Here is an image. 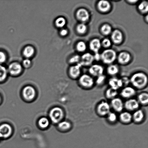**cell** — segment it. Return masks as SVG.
Here are the masks:
<instances>
[{"label":"cell","instance_id":"83f0119b","mask_svg":"<svg viewBox=\"0 0 148 148\" xmlns=\"http://www.w3.org/2000/svg\"><path fill=\"white\" fill-rule=\"evenodd\" d=\"M88 27L85 23H81L78 24L76 27L77 33L80 35H84L86 33Z\"/></svg>","mask_w":148,"mask_h":148},{"label":"cell","instance_id":"cb8c5ba5","mask_svg":"<svg viewBox=\"0 0 148 148\" xmlns=\"http://www.w3.org/2000/svg\"><path fill=\"white\" fill-rule=\"evenodd\" d=\"M35 50L32 46H29L25 48L23 50V53L26 58L29 59L34 55Z\"/></svg>","mask_w":148,"mask_h":148},{"label":"cell","instance_id":"2e32d148","mask_svg":"<svg viewBox=\"0 0 148 148\" xmlns=\"http://www.w3.org/2000/svg\"><path fill=\"white\" fill-rule=\"evenodd\" d=\"M120 94L123 98L129 99L136 95V90L133 87L127 86L123 88Z\"/></svg>","mask_w":148,"mask_h":148},{"label":"cell","instance_id":"9c48e42d","mask_svg":"<svg viewBox=\"0 0 148 148\" xmlns=\"http://www.w3.org/2000/svg\"><path fill=\"white\" fill-rule=\"evenodd\" d=\"M110 106L114 111L117 112H121L124 108V104L121 99L116 98L111 100Z\"/></svg>","mask_w":148,"mask_h":148},{"label":"cell","instance_id":"4fadbf2b","mask_svg":"<svg viewBox=\"0 0 148 148\" xmlns=\"http://www.w3.org/2000/svg\"><path fill=\"white\" fill-rule=\"evenodd\" d=\"M98 11L101 13L108 12L111 9V4L109 1L105 0H101L98 1L97 4Z\"/></svg>","mask_w":148,"mask_h":148},{"label":"cell","instance_id":"277c9868","mask_svg":"<svg viewBox=\"0 0 148 148\" xmlns=\"http://www.w3.org/2000/svg\"><path fill=\"white\" fill-rule=\"evenodd\" d=\"M63 111L59 107H55L50 112V117L51 120L55 123L59 122L63 118Z\"/></svg>","mask_w":148,"mask_h":148},{"label":"cell","instance_id":"d590c367","mask_svg":"<svg viewBox=\"0 0 148 148\" xmlns=\"http://www.w3.org/2000/svg\"><path fill=\"white\" fill-rule=\"evenodd\" d=\"M101 46H103L105 48L108 49L111 45V40L108 38H104L101 42Z\"/></svg>","mask_w":148,"mask_h":148},{"label":"cell","instance_id":"52a82bcc","mask_svg":"<svg viewBox=\"0 0 148 148\" xmlns=\"http://www.w3.org/2000/svg\"><path fill=\"white\" fill-rule=\"evenodd\" d=\"M140 104L137 100L133 98L129 99L125 101L124 107L129 111H135L139 109Z\"/></svg>","mask_w":148,"mask_h":148},{"label":"cell","instance_id":"5bb4252c","mask_svg":"<svg viewBox=\"0 0 148 148\" xmlns=\"http://www.w3.org/2000/svg\"><path fill=\"white\" fill-rule=\"evenodd\" d=\"M88 71L92 76L98 77L103 75L104 69L101 65L94 64L91 66Z\"/></svg>","mask_w":148,"mask_h":148},{"label":"cell","instance_id":"ab89813d","mask_svg":"<svg viewBox=\"0 0 148 148\" xmlns=\"http://www.w3.org/2000/svg\"><path fill=\"white\" fill-rule=\"evenodd\" d=\"M7 57L5 53L2 51H0V64L4 63Z\"/></svg>","mask_w":148,"mask_h":148},{"label":"cell","instance_id":"d6a6232c","mask_svg":"<svg viewBox=\"0 0 148 148\" xmlns=\"http://www.w3.org/2000/svg\"><path fill=\"white\" fill-rule=\"evenodd\" d=\"M71 127V125L69 122L63 121L59 124V128L62 130H69Z\"/></svg>","mask_w":148,"mask_h":148},{"label":"cell","instance_id":"60d3db41","mask_svg":"<svg viewBox=\"0 0 148 148\" xmlns=\"http://www.w3.org/2000/svg\"><path fill=\"white\" fill-rule=\"evenodd\" d=\"M68 34V31L67 29H62L60 32V35L63 36V37H64L66 36Z\"/></svg>","mask_w":148,"mask_h":148},{"label":"cell","instance_id":"d4e9b609","mask_svg":"<svg viewBox=\"0 0 148 148\" xmlns=\"http://www.w3.org/2000/svg\"><path fill=\"white\" fill-rule=\"evenodd\" d=\"M119 69L117 65L114 64L110 65L107 69V73L109 75L114 76L118 73Z\"/></svg>","mask_w":148,"mask_h":148},{"label":"cell","instance_id":"4316f807","mask_svg":"<svg viewBox=\"0 0 148 148\" xmlns=\"http://www.w3.org/2000/svg\"><path fill=\"white\" fill-rule=\"evenodd\" d=\"M117 94H118L117 90L111 88L107 89L105 93L106 96L107 98L108 99L111 100L116 98Z\"/></svg>","mask_w":148,"mask_h":148},{"label":"cell","instance_id":"3957f363","mask_svg":"<svg viewBox=\"0 0 148 148\" xmlns=\"http://www.w3.org/2000/svg\"><path fill=\"white\" fill-rule=\"evenodd\" d=\"M78 82L81 86L87 88H92L94 84L92 77L87 74H84L80 76Z\"/></svg>","mask_w":148,"mask_h":148},{"label":"cell","instance_id":"1f68e13d","mask_svg":"<svg viewBox=\"0 0 148 148\" xmlns=\"http://www.w3.org/2000/svg\"><path fill=\"white\" fill-rule=\"evenodd\" d=\"M66 24V20L64 17H60L56 19L55 22L56 25L59 28H63Z\"/></svg>","mask_w":148,"mask_h":148},{"label":"cell","instance_id":"7a4b0ae2","mask_svg":"<svg viewBox=\"0 0 148 148\" xmlns=\"http://www.w3.org/2000/svg\"><path fill=\"white\" fill-rule=\"evenodd\" d=\"M117 55L112 49H107L101 54V60L104 64L111 65L116 60Z\"/></svg>","mask_w":148,"mask_h":148},{"label":"cell","instance_id":"7bdbcfd3","mask_svg":"<svg viewBox=\"0 0 148 148\" xmlns=\"http://www.w3.org/2000/svg\"><path fill=\"white\" fill-rule=\"evenodd\" d=\"M138 1H127L130 4H135L136 3V2H138Z\"/></svg>","mask_w":148,"mask_h":148},{"label":"cell","instance_id":"e575fe53","mask_svg":"<svg viewBox=\"0 0 148 148\" xmlns=\"http://www.w3.org/2000/svg\"><path fill=\"white\" fill-rule=\"evenodd\" d=\"M107 116V119L110 122L114 123L116 121L117 116L115 113L110 112Z\"/></svg>","mask_w":148,"mask_h":148},{"label":"cell","instance_id":"f546056e","mask_svg":"<svg viewBox=\"0 0 148 148\" xmlns=\"http://www.w3.org/2000/svg\"><path fill=\"white\" fill-rule=\"evenodd\" d=\"M76 50L79 53H83L87 49L86 43L83 41L78 42L76 45Z\"/></svg>","mask_w":148,"mask_h":148},{"label":"cell","instance_id":"44dd1931","mask_svg":"<svg viewBox=\"0 0 148 148\" xmlns=\"http://www.w3.org/2000/svg\"><path fill=\"white\" fill-rule=\"evenodd\" d=\"M144 113L143 110L141 109L136 110L132 115V120L136 123L141 122L144 119Z\"/></svg>","mask_w":148,"mask_h":148},{"label":"cell","instance_id":"484cf974","mask_svg":"<svg viewBox=\"0 0 148 148\" xmlns=\"http://www.w3.org/2000/svg\"><path fill=\"white\" fill-rule=\"evenodd\" d=\"M101 32L103 35L108 36L111 34L112 32V28L109 24H104L101 27Z\"/></svg>","mask_w":148,"mask_h":148},{"label":"cell","instance_id":"836d02e7","mask_svg":"<svg viewBox=\"0 0 148 148\" xmlns=\"http://www.w3.org/2000/svg\"><path fill=\"white\" fill-rule=\"evenodd\" d=\"M39 125L42 128H46L48 127L49 125V121L46 117H43L39 120Z\"/></svg>","mask_w":148,"mask_h":148},{"label":"cell","instance_id":"ac0fdd59","mask_svg":"<svg viewBox=\"0 0 148 148\" xmlns=\"http://www.w3.org/2000/svg\"><path fill=\"white\" fill-rule=\"evenodd\" d=\"M108 84L110 88L116 90L124 85L122 79L115 77L110 78L109 80Z\"/></svg>","mask_w":148,"mask_h":148},{"label":"cell","instance_id":"f6af8a7d","mask_svg":"<svg viewBox=\"0 0 148 148\" xmlns=\"http://www.w3.org/2000/svg\"><path fill=\"white\" fill-rule=\"evenodd\" d=\"M1 95H0V102H1Z\"/></svg>","mask_w":148,"mask_h":148},{"label":"cell","instance_id":"4dcf8cb0","mask_svg":"<svg viewBox=\"0 0 148 148\" xmlns=\"http://www.w3.org/2000/svg\"><path fill=\"white\" fill-rule=\"evenodd\" d=\"M8 71L5 67L0 65V82L4 80L7 78Z\"/></svg>","mask_w":148,"mask_h":148},{"label":"cell","instance_id":"ba28073f","mask_svg":"<svg viewBox=\"0 0 148 148\" xmlns=\"http://www.w3.org/2000/svg\"><path fill=\"white\" fill-rule=\"evenodd\" d=\"M94 61V55L89 53H85L81 56L79 63L81 66H89Z\"/></svg>","mask_w":148,"mask_h":148},{"label":"cell","instance_id":"5b68a950","mask_svg":"<svg viewBox=\"0 0 148 148\" xmlns=\"http://www.w3.org/2000/svg\"><path fill=\"white\" fill-rule=\"evenodd\" d=\"M111 110V106L107 101H103L98 104L97 108V112L101 116L108 115Z\"/></svg>","mask_w":148,"mask_h":148},{"label":"cell","instance_id":"b9f144b4","mask_svg":"<svg viewBox=\"0 0 148 148\" xmlns=\"http://www.w3.org/2000/svg\"><path fill=\"white\" fill-rule=\"evenodd\" d=\"M94 60H96L97 61H99L101 60V54L99 53H95L94 56Z\"/></svg>","mask_w":148,"mask_h":148},{"label":"cell","instance_id":"8fae6325","mask_svg":"<svg viewBox=\"0 0 148 148\" xmlns=\"http://www.w3.org/2000/svg\"><path fill=\"white\" fill-rule=\"evenodd\" d=\"M123 35L122 32L119 29H115L111 33V41L116 45L120 44L122 42Z\"/></svg>","mask_w":148,"mask_h":148},{"label":"cell","instance_id":"8992f818","mask_svg":"<svg viewBox=\"0 0 148 148\" xmlns=\"http://www.w3.org/2000/svg\"><path fill=\"white\" fill-rule=\"evenodd\" d=\"M76 17L81 23H85L90 19V14L88 11L85 8H81L77 11L75 14Z\"/></svg>","mask_w":148,"mask_h":148},{"label":"cell","instance_id":"6da1fadb","mask_svg":"<svg viewBox=\"0 0 148 148\" xmlns=\"http://www.w3.org/2000/svg\"><path fill=\"white\" fill-rule=\"evenodd\" d=\"M130 81L134 88L141 89L147 85L148 77L143 72H138L132 75Z\"/></svg>","mask_w":148,"mask_h":148},{"label":"cell","instance_id":"f1b7e54d","mask_svg":"<svg viewBox=\"0 0 148 148\" xmlns=\"http://www.w3.org/2000/svg\"><path fill=\"white\" fill-rule=\"evenodd\" d=\"M138 8L139 11L143 14H146L148 11V3L147 1H143L139 4Z\"/></svg>","mask_w":148,"mask_h":148},{"label":"cell","instance_id":"f35d334b","mask_svg":"<svg viewBox=\"0 0 148 148\" xmlns=\"http://www.w3.org/2000/svg\"><path fill=\"white\" fill-rule=\"evenodd\" d=\"M23 66L25 68H28L31 66V61L29 59L26 58L23 60Z\"/></svg>","mask_w":148,"mask_h":148},{"label":"cell","instance_id":"ee69618b","mask_svg":"<svg viewBox=\"0 0 148 148\" xmlns=\"http://www.w3.org/2000/svg\"><path fill=\"white\" fill-rule=\"evenodd\" d=\"M146 21H147V22H148V16L147 15L146 16Z\"/></svg>","mask_w":148,"mask_h":148},{"label":"cell","instance_id":"9a60e30c","mask_svg":"<svg viewBox=\"0 0 148 148\" xmlns=\"http://www.w3.org/2000/svg\"><path fill=\"white\" fill-rule=\"evenodd\" d=\"M22 70V67L19 63L14 62L11 63L9 66L8 71L11 75H17L21 73Z\"/></svg>","mask_w":148,"mask_h":148},{"label":"cell","instance_id":"7402d4cb","mask_svg":"<svg viewBox=\"0 0 148 148\" xmlns=\"http://www.w3.org/2000/svg\"><path fill=\"white\" fill-rule=\"evenodd\" d=\"M119 119L122 123L128 124L132 120V115L128 111L123 112L120 113Z\"/></svg>","mask_w":148,"mask_h":148},{"label":"cell","instance_id":"7c38bea8","mask_svg":"<svg viewBox=\"0 0 148 148\" xmlns=\"http://www.w3.org/2000/svg\"><path fill=\"white\" fill-rule=\"evenodd\" d=\"M12 128L8 124H4L0 126V138H5L10 136L12 133Z\"/></svg>","mask_w":148,"mask_h":148},{"label":"cell","instance_id":"e0dca14e","mask_svg":"<svg viewBox=\"0 0 148 148\" xmlns=\"http://www.w3.org/2000/svg\"><path fill=\"white\" fill-rule=\"evenodd\" d=\"M23 95L24 98L27 100L33 99L35 97V90L31 86H26L23 89Z\"/></svg>","mask_w":148,"mask_h":148},{"label":"cell","instance_id":"603a6c76","mask_svg":"<svg viewBox=\"0 0 148 148\" xmlns=\"http://www.w3.org/2000/svg\"><path fill=\"white\" fill-rule=\"evenodd\" d=\"M138 101L139 104L146 106L148 103V94L147 92H143L140 93L138 97Z\"/></svg>","mask_w":148,"mask_h":148},{"label":"cell","instance_id":"30bf717a","mask_svg":"<svg viewBox=\"0 0 148 148\" xmlns=\"http://www.w3.org/2000/svg\"><path fill=\"white\" fill-rule=\"evenodd\" d=\"M116 59L120 64H127L131 60V55L127 51L121 52L117 56Z\"/></svg>","mask_w":148,"mask_h":148},{"label":"cell","instance_id":"d6986e66","mask_svg":"<svg viewBox=\"0 0 148 148\" xmlns=\"http://www.w3.org/2000/svg\"><path fill=\"white\" fill-rule=\"evenodd\" d=\"M90 50L95 53H99L101 47V42L98 38L93 39L89 45Z\"/></svg>","mask_w":148,"mask_h":148},{"label":"cell","instance_id":"74e56055","mask_svg":"<svg viewBox=\"0 0 148 148\" xmlns=\"http://www.w3.org/2000/svg\"><path fill=\"white\" fill-rule=\"evenodd\" d=\"M106 79L105 75H102L97 77L96 82L98 85H101L104 84Z\"/></svg>","mask_w":148,"mask_h":148},{"label":"cell","instance_id":"8d00e7d4","mask_svg":"<svg viewBox=\"0 0 148 148\" xmlns=\"http://www.w3.org/2000/svg\"><path fill=\"white\" fill-rule=\"evenodd\" d=\"M81 56L78 55H75L72 56L69 59V63L71 64H78L80 61Z\"/></svg>","mask_w":148,"mask_h":148},{"label":"cell","instance_id":"ffe728a7","mask_svg":"<svg viewBox=\"0 0 148 148\" xmlns=\"http://www.w3.org/2000/svg\"><path fill=\"white\" fill-rule=\"evenodd\" d=\"M81 66L79 63L71 66L69 69V74L72 78L76 79L79 78L81 73Z\"/></svg>","mask_w":148,"mask_h":148}]
</instances>
